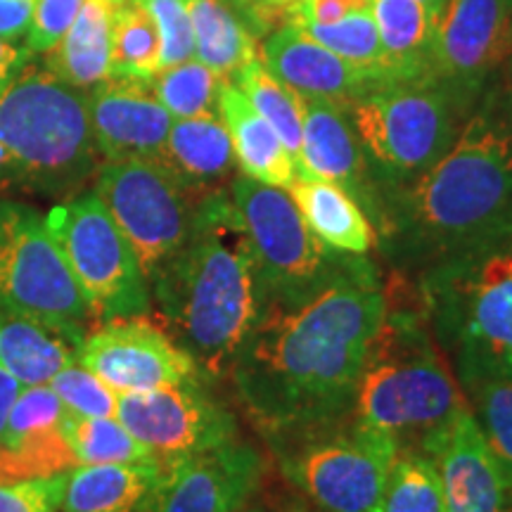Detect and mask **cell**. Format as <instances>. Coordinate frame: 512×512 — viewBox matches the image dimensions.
<instances>
[{"mask_svg":"<svg viewBox=\"0 0 512 512\" xmlns=\"http://www.w3.org/2000/svg\"><path fill=\"white\" fill-rule=\"evenodd\" d=\"M140 3L150 12L159 31V41H162L159 69L192 60L195 57V36H192L185 0H140Z\"/></svg>","mask_w":512,"mask_h":512,"instance_id":"38","label":"cell"},{"mask_svg":"<svg viewBox=\"0 0 512 512\" xmlns=\"http://www.w3.org/2000/svg\"><path fill=\"white\" fill-rule=\"evenodd\" d=\"M219 114L233 140L242 176L290 190L297 181V162L275 128L249 105V100L233 81H223Z\"/></svg>","mask_w":512,"mask_h":512,"instance_id":"25","label":"cell"},{"mask_svg":"<svg viewBox=\"0 0 512 512\" xmlns=\"http://www.w3.org/2000/svg\"><path fill=\"white\" fill-rule=\"evenodd\" d=\"M83 0H38L27 31V53L46 55L67 34L79 15Z\"/></svg>","mask_w":512,"mask_h":512,"instance_id":"40","label":"cell"},{"mask_svg":"<svg viewBox=\"0 0 512 512\" xmlns=\"http://www.w3.org/2000/svg\"><path fill=\"white\" fill-rule=\"evenodd\" d=\"M164 470L162 460L76 465L67 472L60 512H145Z\"/></svg>","mask_w":512,"mask_h":512,"instance_id":"23","label":"cell"},{"mask_svg":"<svg viewBox=\"0 0 512 512\" xmlns=\"http://www.w3.org/2000/svg\"><path fill=\"white\" fill-rule=\"evenodd\" d=\"M512 62L508 0H446L434 36L430 83L467 114Z\"/></svg>","mask_w":512,"mask_h":512,"instance_id":"13","label":"cell"},{"mask_svg":"<svg viewBox=\"0 0 512 512\" xmlns=\"http://www.w3.org/2000/svg\"><path fill=\"white\" fill-rule=\"evenodd\" d=\"M0 309L46 320L79 344L93 320L46 216L5 197H0Z\"/></svg>","mask_w":512,"mask_h":512,"instance_id":"9","label":"cell"},{"mask_svg":"<svg viewBox=\"0 0 512 512\" xmlns=\"http://www.w3.org/2000/svg\"><path fill=\"white\" fill-rule=\"evenodd\" d=\"M313 41L325 46L332 53L344 57V60L356 64V67L368 69V72L380 74L389 83L384 74V57L380 46V34H377L373 12L363 10L347 15L337 22H297Z\"/></svg>","mask_w":512,"mask_h":512,"instance_id":"35","label":"cell"},{"mask_svg":"<svg viewBox=\"0 0 512 512\" xmlns=\"http://www.w3.org/2000/svg\"><path fill=\"white\" fill-rule=\"evenodd\" d=\"M22 392V384H19L15 377H12L8 370L0 368V434L5 430V422H8L10 408L15 399Z\"/></svg>","mask_w":512,"mask_h":512,"instance_id":"45","label":"cell"},{"mask_svg":"<svg viewBox=\"0 0 512 512\" xmlns=\"http://www.w3.org/2000/svg\"><path fill=\"white\" fill-rule=\"evenodd\" d=\"M162 41L150 12L140 0H124L114 19L110 76L152 79L159 72Z\"/></svg>","mask_w":512,"mask_h":512,"instance_id":"32","label":"cell"},{"mask_svg":"<svg viewBox=\"0 0 512 512\" xmlns=\"http://www.w3.org/2000/svg\"><path fill=\"white\" fill-rule=\"evenodd\" d=\"M337 183L380 221V190L347 107L320 98H302V152L299 174Z\"/></svg>","mask_w":512,"mask_h":512,"instance_id":"21","label":"cell"},{"mask_svg":"<svg viewBox=\"0 0 512 512\" xmlns=\"http://www.w3.org/2000/svg\"><path fill=\"white\" fill-rule=\"evenodd\" d=\"M67 413L50 384L22 387L0 434V482L60 475L79 465L64 434Z\"/></svg>","mask_w":512,"mask_h":512,"instance_id":"19","label":"cell"},{"mask_svg":"<svg viewBox=\"0 0 512 512\" xmlns=\"http://www.w3.org/2000/svg\"><path fill=\"white\" fill-rule=\"evenodd\" d=\"M389 83H430L439 15L420 0H373Z\"/></svg>","mask_w":512,"mask_h":512,"instance_id":"24","label":"cell"},{"mask_svg":"<svg viewBox=\"0 0 512 512\" xmlns=\"http://www.w3.org/2000/svg\"><path fill=\"white\" fill-rule=\"evenodd\" d=\"M479 432L512 482V377L472 382L465 387Z\"/></svg>","mask_w":512,"mask_h":512,"instance_id":"36","label":"cell"},{"mask_svg":"<svg viewBox=\"0 0 512 512\" xmlns=\"http://www.w3.org/2000/svg\"><path fill=\"white\" fill-rule=\"evenodd\" d=\"M223 81L219 74L204 67L200 60L159 69L150 79L152 91L164 110L174 119L219 117V98Z\"/></svg>","mask_w":512,"mask_h":512,"instance_id":"31","label":"cell"},{"mask_svg":"<svg viewBox=\"0 0 512 512\" xmlns=\"http://www.w3.org/2000/svg\"><path fill=\"white\" fill-rule=\"evenodd\" d=\"M159 325L204 377L230 373L264 309L259 273L230 192L197 202L188 242L150 278Z\"/></svg>","mask_w":512,"mask_h":512,"instance_id":"2","label":"cell"},{"mask_svg":"<svg viewBox=\"0 0 512 512\" xmlns=\"http://www.w3.org/2000/svg\"><path fill=\"white\" fill-rule=\"evenodd\" d=\"M465 406L458 377L425 320L387 309L363 363L349 418L384 434L399 453L422 451Z\"/></svg>","mask_w":512,"mask_h":512,"instance_id":"6","label":"cell"},{"mask_svg":"<svg viewBox=\"0 0 512 512\" xmlns=\"http://www.w3.org/2000/svg\"><path fill=\"white\" fill-rule=\"evenodd\" d=\"M422 290L458 384L512 377V230L430 261Z\"/></svg>","mask_w":512,"mask_h":512,"instance_id":"5","label":"cell"},{"mask_svg":"<svg viewBox=\"0 0 512 512\" xmlns=\"http://www.w3.org/2000/svg\"><path fill=\"white\" fill-rule=\"evenodd\" d=\"M228 192L252 249L264 304L309 292L354 256L325 247L285 188L238 176Z\"/></svg>","mask_w":512,"mask_h":512,"instance_id":"11","label":"cell"},{"mask_svg":"<svg viewBox=\"0 0 512 512\" xmlns=\"http://www.w3.org/2000/svg\"><path fill=\"white\" fill-rule=\"evenodd\" d=\"M508 8H510V17H512V0H508ZM510 74H512V62H510Z\"/></svg>","mask_w":512,"mask_h":512,"instance_id":"48","label":"cell"},{"mask_svg":"<svg viewBox=\"0 0 512 512\" xmlns=\"http://www.w3.org/2000/svg\"><path fill=\"white\" fill-rule=\"evenodd\" d=\"M380 512H446L437 460L422 451H401L389 470Z\"/></svg>","mask_w":512,"mask_h":512,"instance_id":"34","label":"cell"},{"mask_svg":"<svg viewBox=\"0 0 512 512\" xmlns=\"http://www.w3.org/2000/svg\"><path fill=\"white\" fill-rule=\"evenodd\" d=\"M117 420L162 463L238 441L233 413L207 392L202 377L119 394Z\"/></svg>","mask_w":512,"mask_h":512,"instance_id":"14","label":"cell"},{"mask_svg":"<svg viewBox=\"0 0 512 512\" xmlns=\"http://www.w3.org/2000/svg\"><path fill=\"white\" fill-rule=\"evenodd\" d=\"M254 512H259V510H254Z\"/></svg>","mask_w":512,"mask_h":512,"instance_id":"49","label":"cell"},{"mask_svg":"<svg viewBox=\"0 0 512 512\" xmlns=\"http://www.w3.org/2000/svg\"><path fill=\"white\" fill-rule=\"evenodd\" d=\"M64 434L79 465L157 460L117 418H83L67 413Z\"/></svg>","mask_w":512,"mask_h":512,"instance_id":"33","label":"cell"},{"mask_svg":"<svg viewBox=\"0 0 512 512\" xmlns=\"http://www.w3.org/2000/svg\"><path fill=\"white\" fill-rule=\"evenodd\" d=\"M290 195L311 233L332 252L368 256L375 247L370 219L361 204L337 183L304 174L292 183Z\"/></svg>","mask_w":512,"mask_h":512,"instance_id":"28","label":"cell"},{"mask_svg":"<svg viewBox=\"0 0 512 512\" xmlns=\"http://www.w3.org/2000/svg\"><path fill=\"white\" fill-rule=\"evenodd\" d=\"M380 223L422 259L437 261L512 230V131L498 93L460 126L446 155L389 192Z\"/></svg>","mask_w":512,"mask_h":512,"instance_id":"3","label":"cell"},{"mask_svg":"<svg viewBox=\"0 0 512 512\" xmlns=\"http://www.w3.org/2000/svg\"><path fill=\"white\" fill-rule=\"evenodd\" d=\"M185 8L195 36V60L221 79L230 81L259 57L254 34L226 0H185Z\"/></svg>","mask_w":512,"mask_h":512,"instance_id":"29","label":"cell"},{"mask_svg":"<svg viewBox=\"0 0 512 512\" xmlns=\"http://www.w3.org/2000/svg\"><path fill=\"white\" fill-rule=\"evenodd\" d=\"M29 57L31 55L27 53V48H17L15 43L0 38V93H3V88L8 86L19 72H22Z\"/></svg>","mask_w":512,"mask_h":512,"instance_id":"44","label":"cell"},{"mask_svg":"<svg viewBox=\"0 0 512 512\" xmlns=\"http://www.w3.org/2000/svg\"><path fill=\"white\" fill-rule=\"evenodd\" d=\"M252 34H273L297 22L304 0H226Z\"/></svg>","mask_w":512,"mask_h":512,"instance_id":"41","label":"cell"},{"mask_svg":"<svg viewBox=\"0 0 512 512\" xmlns=\"http://www.w3.org/2000/svg\"><path fill=\"white\" fill-rule=\"evenodd\" d=\"M98 169L86 93L24 64L0 93V192L67 200Z\"/></svg>","mask_w":512,"mask_h":512,"instance_id":"4","label":"cell"},{"mask_svg":"<svg viewBox=\"0 0 512 512\" xmlns=\"http://www.w3.org/2000/svg\"><path fill=\"white\" fill-rule=\"evenodd\" d=\"M81 344L55 325L0 309V368L22 387L48 384L72 366Z\"/></svg>","mask_w":512,"mask_h":512,"instance_id":"27","label":"cell"},{"mask_svg":"<svg viewBox=\"0 0 512 512\" xmlns=\"http://www.w3.org/2000/svg\"><path fill=\"white\" fill-rule=\"evenodd\" d=\"M230 81H235V86L249 100V105L275 128V133H278L280 140H283L290 155L294 157V162H297L299 174V152H302V98L290 91L285 83L275 79L264 67L261 57L245 64Z\"/></svg>","mask_w":512,"mask_h":512,"instance_id":"30","label":"cell"},{"mask_svg":"<svg viewBox=\"0 0 512 512\" xmlns=\"http://www.w3.org/2000/svg\"><path fill=\"white\" fill-rule=\"evenodd\" d=\"M349 117L375 181L396 190L446 155L465 114L434 83H389L351 102Z\"/></svg>","mask_w":512,"mask_h":512,"instance_id":"7","label":"cell"},{"mask_svg":"<svg viewBox=\"0 0 512 512\" xmlns=\"http://www.w3.org/2000/svg\"><path fill=\"white\" fill-rule=\"evenodd\" d=\"M76 361L117 394L147 392L204 377L152 316L114 318L86 332Z\"/></svg>","mask_w":512,"mask_h":512,"instance_id":"15","label":"cell"},{"mask_svg":"<svg viewBox=\"0 0 512 512\" xmlns=\"http://www.w3.org/2000/svg\"><path fill=\"white\" fill-rule=\"evenodd\" d=\"M38 0H0V38L15 43L27 36Z\"/></svg>","mask_w":512,"mask_h":512,"instance_id":"43","label":"cell"},{"mask_svg":"<svg viewBox=\"0 0 512 512\" xmlns=\"http://www.w3.org/2000/svg\"><path fill=\"white\" fill-rule=\"evenodd\" d=\"M93 192L131 242L147 283L195 230L200 197L155 159L102 162Z\"/></svg>","mask_w":512,"mask_h":512,"instance_id":"12","label":"cell"},{"mask_svg":"<svg viewBox=\"0 0 512 512\" xmlns=\"http://www.w3.org/2000/svg\"><path fill=\"white\" fill-rule=\"evenodd\" d=\"M283 475L323 512H380L399 448L351 420L285 439Z\"/></svg>","mask_w":512,"mask_h":512,"instance_id":"10","label":"cell"},{"mask_svg":"<svg viewBox=\"0 0 512 512\" xmlns=\"http://www.w3.org/2000/svg\"><path fill=\"white\" fill-rule=\"evenodd\" d=\"M46 223L93 320L150 316V283L131 242L95 192H79L55 204Z\"/></svg>","mask_w":512,"mask_h":512,"instance_id":"8","label":"cell"},{"mask_svg":"<svg viewBox=\"0 0 512 512\" xmlns=\"http://www.w3.org/2000/svg\"><path fill=\"white\" fill-rule=\"evenodd\" d=\"M259 57L268 72L299 98L330 100L347 110L366 93L389 86L380 74L356 67L320 46L297 24H285L268 34Z\"/></svg>","mask_w":512,"mask_h":512,"instance_id":"20","label":"cell"},{"mask_svg":"<svg viewBox=\"0 0 512 512\" xmlns=\"http://www.w3.org/2000/svg\"><path fill=\"white\" fill-rule=\"evenodd\" d=\"M437 460L446 512H512V482L479 432L470 406L427 441Z\"/></svg>","mask_w":512,"mask_h":512,"instance_id":"18","label":"cell"},{"mask_svg":"<svg viewBox=\"0 0 512 512\" xmlns=\"http://www.w3.org/2000/svg\"><path fill=\"white\" fill-rule=\"evenodd\" d=\"M387 309L366 256L309 292L266 302L228 373L249 418L275 439L349 418Z\"/></svg>","mask_w":512,"mask_h":512,"instance_id":"1","label":"cell"},{"mask_svg":"<svg viewBox=\"0 0 512 512\" xmlns=\"http://www.w3.org/2000/svg\"><path fill=\"white\" fill-rule=\"evenodd\" d=\"M121 5L124 0H83L72 27L46 53L43 67L83 93L110 79L112 31Z\"/></svg>","mask_w":512,"mask_h":512,"instance_id":"26","label":"cell"},{"mask_svg":"<svg viewBox=\"0 0 512 512\" xmlns=\"http://www.w3.org/2000/svg\"><path fill=\"white\" fill-rule=\"evenodd\" d=\"M86 98L95 143L105 162L162 159L174 117L157 100L150 79L110 76L86 91Z\"/></svg>","mask_w":512,"mask_h":512,"instance_id":"17","label":"cell"},{"mask_svg":"<svg viewBox=\"0 0 512 512\" xmlns=\"http://www.w3.org/2000/svg\"><path fill=\"white\" fill-rule=\"evenodd\" d=\"M498 102H501V112H503V117H505V121H508V126L512 131V86L508 88V91L498 93Z\"/></svg>","mask_w":512,"mask_h":512,"instance_id":"46","label":"cell"},{"mask_svg":"<svg viewBox=\"0 0 512 512\" xmlns=\"http://www.w3.org/2000/svg\"><path fill=\"white\" fill-rule=\"evenodd\" d=\"M164 465L145 512H245L261 477L259 456L242 441Z\"/></svg>","mask_w":512,"mask_h":512,"instance_id":"16","label":"cell"},{"mask_svg":"<svg viewBox=\"0 0 512 512\" xmlns=\"http://www.w3.org/2000/svg\"><path fill=\"white\" fill-rule=\"evenodd\" d=\"M159 162L192 195L204 197L233 183L238 159H235L228 128L219 114V117L174 119Z\"/></svg>","mask_w":512,"mask_h":512,"instance_id":"22","label":"cell"},{"mask_svg":"<svg viewBox=\"0 0 512 512\" xmlns=\"http://www.w3.org/2000/svg\"><path fill=\"white\" fill-rule=\"evenodd\" d=\"M420 3H425L427 8H430L432 12H437V15H439L441 8H444V5H446V0H420Z\"/></svg>","mask_w":512,"mask_h":512,"instance_id":"47","label":"cell"},{"mask_svg":"<svg viewBox=\"0 0 512 512\" xmlns=\"http://www.w3.org/2000/svg\"><path fill=\"white\" fill-rule=\"evenodd\" d=\"M370 5L373 0H304L297 22H337L354 12L370 10Z\"/></svg>","mask_w":512,"mask_h":512,"instance_id":"42","label":"cell"},{"mask_svg":"<svg viewBox=\"0 0 512 512\" xmlns=\"http://www.w3.org/2000/svg\"><path fill=\"white\" fill-rule=\"evenodd\" d=\"M67 472L0 482V512H60Z\"/></svg>","mask_w":512,"mask_h":512,"instance_id":"39","label":"cell"},{"mask_svg":"<svg viewBox=\"0 0 512 512\" xmlns=\"http://www.w3.org/2000/svg\"><path fill=\"white\" fill-rule=\"evenodd\" d=\"M48 384L72 415H83V418H117L119 394L112 387H107L98 375L83 368L79 361L60 370Z\"/></svg>","mask_w":512,"mask_h":512,"instance_id":"37","label":"cell"}]
</instances>
